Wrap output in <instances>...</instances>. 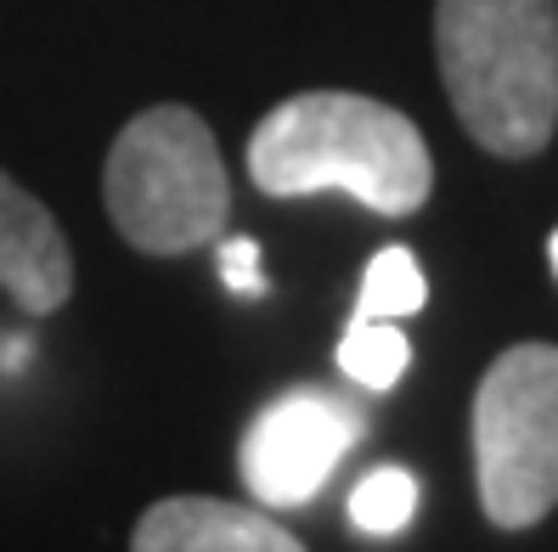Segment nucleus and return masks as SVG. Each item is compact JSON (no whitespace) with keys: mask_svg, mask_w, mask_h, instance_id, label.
Here are the masks:
<instances>
[{"mask_svg":"<svg viewBox=\"0 0 558 552\" xmlns=\"http://www.w3.org/2000/svg\"><path fill=\"white\" fill-rule=\"evenodd\" d=\"M248 175L271 198L350 192L373 214H417L435 192V158L417 124L355 90H305L277 102L248 136Z\"/></svg>","mask_w":558,"mask_h":552,"instance_id":"1","label":"nucleus"},{"mask_svg":"<svg viewBox=\"0 0 558 552\" xmlns=\"http://www.w3.org/2000/svg\"><path fill=\"white\" fill-rule=\"evenodd\" d=\"M435 57L463 130L531 158L558 130V0H440Z\"/></svg>","mask_w":558,"mask_h":552,"instance_id":"2","label":"nucleus"},{"mask_svg":"<svg viewBox=\"0 0 558 552\" xmlns=\"http://www.w3.org/2000/svg\"><path fill=\"white\" fill-rule=\"evenodd\" d=\"M102 198L119 237L142 254H186L220 243L232 214L220 147L192 108H147L136 113L108 152Z\"/></svg>","mask_w":558,"mask_h":552,"instance_id":"3","label":"nucleus"},{"mask_svg":"<svg viewBox=\"0 0 558 552\" xmlns=\"http://www.w3.org/2000/svg\"><path fill=\"white\" fill-rule=\"evenodd\" d=\"M474 474L502 530H531L558 507V344H513L480 378Z\"/></svg>","mask_w":558,"mask_h":552,"instance_id":"4","label":"nucleus"},{"mask_svg":"<svg viewBox=\"0 0 558 552\" xmlns=\"http://www.w3.org/2000/svg\"><path fill=\"white\" fill-rule=\"evenodd\" d=\"M361 440V412L327 389H293L277 406L259 412L243 440V484L266 507L311 502L339 457Z\"/></svg>","mask_w":558,"mask_h":552,"instance_id":"5","label":"nucleus"},{"mask_svg":"<svg viewBox=\"0 0 558 552\" xmlns=\"http://www.w3.org/2000/svg\"><path fill=\"white\" fill-rule=\"evenodd\" d=\"M0 287L28 316H51L74 294V254L51 209L0 170Z\"/></svg>","mask_w":558,"mask_h":552,"instance_id":"6","label":"nucleus"},{"mask_svg":"<svg viewBox=\"0 0 558 552\" xmlns=\"http://www.w3.org/2000/svg\"><path fill=\"white\" fill-rule=\"evenodd\" d=\"M130 552H305L271 513L215 496H163L142 513Z\"/></svg>","mask_w":558,"mask_h":552,"instance_id":"7","label":"nucleus"},{"mask_svg":"<svg viewBox=\"0 0 558 552\" xmlns=\"http://www.w3.org/2000/svg\"><path fill=\"white\" fill-rule=\"evenodd\" d=\"M423 299H429L423 266H417L407 248H384L373 266H367V277H361V305H355V316H361V321H396V316L423 310Z\"/></svg>","mask_w":558,"mask_h":552,"instance_id":"8","label":"nucleus"},{"mask_svg":"<svg viewBox=\"0 0 558 552\" xmlns=\"http://www.w3.org/2000/svg\"><path fill=\"white\" fill-rule=\"evenodd\" d=\"M407 361H412V344H407V333L396 328V321H361L355 316L344 344H339L344 378L367 383V389H389V383L407 372Z\"/></svg>","mask_w":558,"mask_h":552,"instance_id":"9","label":"nucleus"},{"mask_svg":"<svg viewBox=\"0 0 558 552\" xmlns=\"http://www.w3.org/2000/svg\"><path fill=\"white\" fill-rule=\"evenodd\" d=\"M412 513H417V479L407 468H378L355 484V496H350V518H355V530H367V536H396L412 525Z\"/></svg>","mask_w":558,"mask_h":552,"instance_id":"10","label":"nucleus"},{"mask_svg":"<svg viewBox=\"0 0 558 552\" xmlns=\"http://www.w3.org/2000/svg\"><path fill=\"white\" fill-rule=\"evenodd\" d=\"M220 271H226V282L238 287V294H259V248L248 243V237H232V243H220Z\"/></svg>","mask_w":558,"mask_h":552,"instance_id":"11","label":"nucleus"},{"mask_svg":"<svg viewBox=\"0 0 558 552\" xmlns=\"http://www.w3.org/2000/svg\"><path fill=\"white\" fill-rule=\"evenodd\" d=\"M547 259H553V271H558V232H553V243H547Z\"/></svg>","mask_w":558,"mask_h":552,"instance_id":"12","label":"nucleus"}]
</instances>
